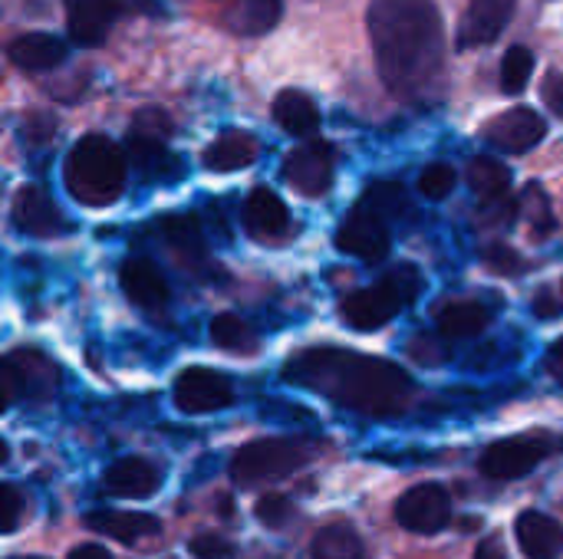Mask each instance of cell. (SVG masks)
<instances>
[{"label": "cell", "instance_id": "obj_9", "mask_svg": "<svg viewBox=\"0 0 563 559\" xmlns=\"http://www.w3.org/2000/svg\"><path fill=\"white\" fill-rule=\"evenodd\" d=\"M452 521V501L442 484H416L396 501V524L409 534H439Z\"/></svg>", "mask_w": 563, "mask_h": 559}, {"label": "cell", "instance_id": "obj_20", "mask_svg": "<svg viewBox=\"0 0 563 559\" xmlns=\"http://www.w3.org/2000/svg\"><path fill=\"white\" fill-rule=\"evenodd\" d=\"M244 227L251 237L257 241H274V237H284L287 227H290V211L287 204L271 191V188H254L244 201Z\"/></svg>", "mask_w": 563, "mask_h": 559}, {"label": "cell", "instance_id": "obj_29", "mask_svg": "<svg viewBox=\"0 0 563 559\" xmlns=\"http://www.w3.org/2000/svg\"><path fill=\"white\" fill-rule=\"evenodd\" d=\"M208 333H211V343L221 353H231V356H254L257 353V333L247 326V320H241L234 313L214 316Z\"/></svg>", "mask_w": 563, "mask_h": 559}, {"label": "cell", "instance_id": "obj_30", "mask_svg": "<svg viewBox=\"0 0 563 559\" xmlns=\"http://www.w3.org/2000/svg\"><path fill=\"white\" fill-rule=\"evenodd\" d=\"M284 13V0H241L234 13V30L244 36H261L277 26Z\"/></svg>", "mask_w": 563, "mask_h": 559}, {"label": "cell", "instance_id": "obj_23", "mask_svg": "<svg viewBox=\"0 0 563 559\" xmlns=\"http://www.w3.org/2000/svg\"><path fill=\"white\" fill-rule=\"evenodd\" d=\"M261 155V145L251 132H224L205 148V168L208 171H241L251 168Z\"/></svg>", "mask_w": 563, "mask_h": 559}, {"label": "cell", "instance_id": "obj_33", "mask_svg": "<svg viewBox=\"0 0 563 559\" xmlns=\"http://www.w3.org/2000/svg\"><path fill=\"white\" fill-rule=\"evenodd\" d=\"M525 214H528V224L534 227L538 237L551 234L558 227V217L551 211V201L548 194L541 191V185H528V194H525Z\"/></svg>", "mask_w": 563, "mask_h": 559}, {"label": "cell", "instance_id": "obj_6", "mask_svg": "<svg viewBox=\"0 0 563 559\" xmlns=\"http://www.w3.org/2000/svg\"><path fill=\"white\" fill-rule=\"evenodd\" d=\"M3 409H13L23 402H43L53 399L59 389V369L36 349H13L3 359Z\"/></svg>", "mask_w": 563, "mask_h": 559}, {"label": "cell", "instance_id": "obj_17", "mask_svg": "<svg viewBox=\"0 0 563 559\" xmlns=\"http://www.w3.org/2000/svg\"><path fill=\"white\" fill-rule=\"evenodd\" d=\"M162 237L185 270L201 273L208 267L211 257H208V244H205V231H201L198 217H191V214L162 217Z\"/></svg>", "mask_w": 563, "mask_h": 559}, {"label": "cell", "instance_id": "obj_32", "mask_svg": "<svg viewBox=\"0 0 563 559\" xmlns=\"http://www.w3.org/2000/svg\"><path fill=\"white\" fill-rule=\"evenodd\" d=\"M452 188H455V168H452V165L432 161V165L422 168V175H419V191H422V198L442 201V198L452 194Z\"/></svg>", "mask_w": 563, "mask_h": 559}, {"label": "cell", "instance_id": "obj_26", "mask_svg": "<svg viewBox=\"0 0 563 559\" xmlns=\"http://www.w3.org/2000/svg\"><path fill=\"white\" fill-rule=\"evenodd\" d=\"M492 323V313L478 300H455L439 310V333L445 339H472Z\"/></svg>", "mask_w": 563, "mask_h": 559}, {"label": "cell", "instance_id": "obj_39", "mask_svg": "<svg viewBox=\"0 0 563 559\" xmlns=\"http://www.w3.org/2000/svg\"><path fill=\"white\" fill-rule=\"evenodd\" d=\"M188 550H191V557H198V559H231L234 557V547H231L224 537H218V534H198V537H191Z\"/></svg>", "mask_w": 563, "mask_h": 559}, {"label": "cell", "instance_id": "obj_19", "mask_svg": "<svg viewBox=\"0 0 563 559\" xmlns=\"http://www.w3.org/2000/svg\"><path fill=\"white\" fill-rule=\"evenodd\" d=\"M515 537L518 547L528 559H558L563 557V524L541 514V511H525L515 521Z\"/></svg>", "mask_w": 563, "mask_h": 559}, {"label": "cell", "instance_id": "obj_3", "mask_svg": "<svg viewBox=\"0 0 563 559\" xmlns=\"http://www.w3.org/2000/svg\"><path fill=\"white\" fill-rule=\"evenodd\" d=\"M125 178H129V158H125V152L112 138H106L99 132L82 135L69 148L66 165H63L66 191L79 204H89V208L112 204L122 194Z\"/></svg>", "mask_w": 563, "mask_h": 559}, {"label": "cell", "instance_id": "obj_4", "mask_svg": "<svg viewBox=\"0 0 563 559\" xmlns=\"http://www.w3.org/2000/svg\"><path fill=\"white\" fill-rule=\"evenodd\" d=\"M422 293V273L416 264H399L386 277H379L373 287L356 290L343 300L340 313L350 329L356 333H373L383 329L399 310H406L416 297Z\"/></svg>", "mask_w": 563, "mask_h": 559}, {"label": "cell", "instance_id": "obj_28", "mask_svg": "<svg viewBox=\"0 0 563 559\" xmlns=\"http://www.w3.org/2000/svg\"><path fill=\"white\" fill-rule=\"evenodd\" d=\"M468 185H472V191L482 201H498V198H508L511 171H508L505 161L488 158V155H478V158L468 161Z\"/></svg>", "mask_w": 563, "mask_h": 559}, {"label": "cell", "instance_id": "obj_14", "mask_svg": "<svg viewBox=\"0 0 563 559\" xmlns=\"http://www.w3.org/2000/svg\"><path fill=\"white\" fill-rule=\"evenodd\" d=\"M515 0H468L465 16L459 23V49H482L492 46L501 30L508 26Z\"/></svg>", "mask_w": 563, "mask_h": 559}, {"label": "cell", "instance_id": "obj_2", "mask_svg": "<svg viewBox=\"0 0 563 559\" xmlns=\"http://www.w3.org/2000/svg\"><path fill=\"white\" fill-rule=\"evenodd\" d=\"M284 379L366 418H399L416 402L409 372L386 359L333 346L297 353L284 366Z\"/></svg>", "mask_w": 563, "mask_h": 559}, {"label": "cell", "instance_id": "obj_10", "mask_svg": "<svg viewBox=\"0 0 563 559\" xmlns=\"http://www.w3.org/2000/svg\"><path fill=\"white\" fill-rule=\"evenodd\" d=\"M548 451H551V445L544 438L518 435V438H505V441L488 445L478 468L492 481H518V478L531 474L548 458Z\"/></svg>", "mask_w": 563, "mask_h": 559}, {"label": "cell", "instance_id": "obj_1", "mask_svg": "<svg viewBox=\"0 0 563 559\" xmlns=\"http://www.w3.org/2000/svg\"><path fill=\"white\" fill-rule=\"evenodd\" d=\"M366 30L379 79L399 99H422L442 82L445 30L435 0H373Z\"/></svg>", "mask_w": 563, "mask_h": 559}, {"label": "cell", "instance_id": "obj_34", "mask_svg": "<svg viewBox=\"0 0 563 559\" xmlns=\"http://www.w3.org/2000/svg\"><path fill=\"white\" fill-rule=\"evenodd\" d=\"M366 204H373L386 221L396 214V211H409V201H406V191H402V185H393V181H376L369 191H366V198H363Z\"/></svg>", "mask_w": 563, "mask_h": 559}, {"label": "cell", "instance_id": "obj_44", "mask_svg": "<svg viewBox=\"0 0 563 559\" xmlns=\"http://www.w3.org/2000/svg\"><path fill=\"white\" fill-rule=\"evenodd\" d=\"M544 366H548V372H551V376H554V379L563 385V339H558V343L548 349Z\"/></svg>", "mask_w": 563, "mask_h": 559}, {"label": "cell", "instance_id": "obj_13", "mask_svg": "<svg viewBox=\"0 0 563 559\" xmlns=\"http://www.w3.org/2000/svg\"><path fill=\"white\" fill-rule=\"evenodd\" d=\"M10 221L20 234H30V237H56L69 227L56 201L36 185L16 188L13 204H10Z\"/></svg>", "mask_w": 563, "mask_h": 559}, {"label": "cell", "instance_id": "obj_7", "mask_svg": "<svg viewBox=\"0 0 563 559\" xmlns=\"http://www.w3.org/2000/svg\"><path fill=\"white\" fill-rule=\"evenodd\" d=\"M336 247L363 264H379L389 257V221L366 201H360L336 231Z\"/></svg>", "mask_w": 563, "mask_h": 559}, {"label": "cell", "instance_id": "obj_22", "mask_svg": "<svg viewBox=\"0 0 563 559\" xmlns=\"http://www.w3.org/2000/svg\"><path fill=\"white\" fill-rule=\"evenodd\" d=\"M86 527L119 544H139L162 530V524L152 514H139V511H92L86 514Z\"/></svg>", "mask_w": 563, "mask_h": 559}, {"label": "cell", "instance_id": "obj_37", "mask_svg": "<svg viewBox=\"0 0 563 559\" xmlns=\"http://www.w3.org/2000/svg\"><path fill=\"white\" fill-rule=\"evenodd\" d=\"M482 260L495 270V273H505V277H518L525 270V260L501 241H492L485 250H482Z\"/></svg>", "mask_w": 563, "mask_h": 559}, {"label": "cell", "instance_id": "obj_38", "mask_svg": "<svg viewBox=\"0 0 563 559\" xmlns=\"http://www.w3.org/2000/svg\"><path fill=\"white\" fill-rule=\"evenodd\" d=\"M515 201L511 198H498V201H482V214H478V224L482 227H492V231H498V227H508L511 221H515Z\"/></svg>", "mask_w": 563, "mask_h": 559}, {"label": "cell", "instance_id": "obj_15", "mask_svg": "<svg viewBox=\"0 0 563 559\" xmlns=\"http://www.w3.org/2000/svg\"><path fill=\"white\" fill-rule=\"evenodd\" d=\"M119 0H66V26L73 43L99 46L119 20Z\"/></svg>", "mask_w": 563, "mask_h": 559}, {"label": "cell", "instance_id": "obj_21", "mask_svg": "<svg viewBox=\"0 0 563 559\" xmlns=\"http://www.w3.org/2000/svg\"><path fill=\"white\" fill-rule=\"evenodd\" d=\"M7 59L26 72H46L66 59V43L56 33H43V30L23 33L7 46Z\"/></svg>", "mask_w": 563, "mask_h": 559}, {"label": "cell", "instance_id": "obj_5", "mask_svg": "<svg viewBox=\"0 0 563 559\" xmlns=\"http://www.w3.org/2000/svg\"><path fill=\"white\" fill-rule=\"evenodd\" d=\"M313 458H317V451H313L310 441L261 438V441H251V445L238 448V455L231 458V478H234L238 488H261V484L284 481V478L297 474Z\"/></svg>", "mask_w": 563, "mask_h": 559}, {"label": "cell", "instance_id": "obj_27", "mask_svg": "<svg viewBox=\"0 0 563 559\" xmlns=\"http://www.w3.org/2000/svg\"><path fill=\"white\" fill-rule=\"evenodd\" d=\"M310 554L313 559H366V544L350 524H330L317 530Z\"/></svg>", "mask_w": 563, "mask_h": 559}, {"label": "cell", "instance_id": "obj_25", "mask_svg": "<svg viewBox=\"0 0 563 559\" xmlns=\"http://www.w3.org/2000/svg\"><path fill=\"white\" fill-rule=\"evenodd\" d=\"M129 161L145 181H168L181 171V161L158 138H142L129 132Z\"/></svg>", "mask_w": 563, "mask_h": 559}, {"label": "cell", "instance_id": "obj_18", "mask_svg": "<svg viewBox=\"0 0 563 559\" xmlns=\"http://www.w3.org/2000/svg\"><path fill=\"white\" fill-rule=\"evenodd\" d=\"M119 287L122 293L139 306V310H148V313H158L165 303H168V283L162 277V270L145 260V257H135V260H125L122 270H119Z\"/></svg>", "mask_w": 563, "mask_h": 559}, {"label": "cell", "instance_id": "obj_12", "mask_svg": "<svg viewBox=\"0 0 563 559\" xmlns=\"http://www.w3.org/2000/svg\"><path fill=\"white\" fill-rule=\"evenodd\" d=\"M485 142L492 148H501L508 155H525L531 152L534 145L544 142L548 135V122L541 119V112L528 109V105H515L501 115H495L488 125H485Z\"/></svg>", "mask_w": 563, "mask_h": 559}, {"label": "cell", "instance_id": "obj_43", "mask_svg": "<svg viewBox=\"0 0 563 559\" xmlns=\"http://www.w3.org/2000/svg\"><path fill=\"white\" fill-rule=\"evenodd\" d=\"M475 559H508V550L498 537H488L475 547Z\"/></svg>", "mask_w": 563, "mask_h": 559}, {"label": "cell", "instance_id": "obj_11", "mask_svg": "<svg viewBox=\"0 0 563 559\" xmlns=\"http://www.w3.org/2000/svg\"><path fill=\"white\" fill-rule=\"evenodd\" d=\"M175 409L185 412V415H211V412H221V409H231L234 405V389L231 382L221 376V372H211V369H185L178 379H175Z\"/></svg>", "mask_w": 563, "mask_h": 559}, {"label": "cell", "instance_id": "obj_31", "mask_svg": "<svg viewBox=\"0 0 563 559\" xmlns=\"http://www.w3.org/2000/svg\"><path fill=\"white\" fill-rule=\"evenodd\" d=\"M534 72V53L528 46H511L501 59V89L508 96H521Z\"/></svg>", "mask_w": 563, "mask_h": 559}, {"label": "cell", "instance_id": "obj_42", "mask_svg": "<svg viewBox=\"0 0 563 559\" xmlns=\"http://www.w3.org/2000/svg\"><path fill=\"white\" fill-rule=\"evenodd\" d=\"M534 313H538V316H544V320L558 316V313H561V303H558V297H554L551 290H541V293L534 297Z\"/></svg>", "mask_w": 563, "mask_h": 559}, {"label": "cell", "instance_id": "obj_45", "mask_svg": "<svg viewBox=\"0 0 563 559\" xmlns=\"http://www.w3.org/2000/svg\"><path fill=\"white\" fill-rule=\"evenodd\" d=\"M69 559H115L106 547H96V544H82V547H76Z\"/></svg>", "mask_w": 563, "mask_h": 559}, {"label": "cell", "instance_id": "obj_40", "mask_svg": "<svg viewBox=\"0 0 563 559\" xmlns=\"http://www.w3.org/2000/svg\"><path fill=\"white\" fill-rule=\"evenodd\" d=\"M20 511H23V501H20L16 488H13V484H3V488H0V530H3V534H13V530H16Z\"/></svg>", "mask_w": 563, "mask_h": 559}, {"label": "cell", "instance_id": "obj_24", "mask_svg": "<svg viewBox=\"0 0 563 559\" xmlns=\"http://www.w3.org/2000/svg\"><path fill=\"white\" fill-rule=\"evenodd\" d=\"M271 112H274V122H277L287 135L307 138V135H313V132L320 128V109H317V102H313L307 92H300V89H284V92H277Z\"/></svg>", "mask_w": 563, "mask_h": 559}, {"label": "cell", "instance_id": "obj_8", "mask_svg": "<svg viewBox=\"0 0 563 559\" xmlns=\"http://www.w3.org/2000/svg\"><path fill=\"white\" fill-rule=\"evenodd\" d=\"M333 171H336V152L323 138H313V142H303L300 148H294L280 168L284 181L290 188H297L303 198L327 194L333 185Z\"/></svg>", "mask_w": 563, "mask_h": 559}, {"label": "cell", "instance_id": "obj_46", "mask_svg": "<svg viewBox=\"0 0 563 559\" xmlns=\"http://www.w3.org/2000/svg\"><path fill=\"white\" fill-rule=\"evenodd\" d=\"M10 559H43V557H10Z\"/></svg>", "mask_w": 563, "mask_h": 559}, {"label": "cell", "instance_id": "obj_41", "mask_svg": "<svg viewBox=\"0 0 563 559\" xmlns=\"http://www.w3.org/2000/svg\"><path fill=\"white\" fill-rule=\"evenodd\" d=\"M544 102L554 109V115H561L563 119V76L561 72H551L548 79H544Z\"/></svg>", "mask_w": 563, "mask_h": 559}, {"label": "cell", "instance_id": "obj_16", "mask_svg": "<svg viewBox=\"0 0 563 559\" xmlns=\"http://www.w3.org/2000/svg\"><path fill=\"white\" fill-rule=\"evenodd\" d=\"M162 488V474L155 465H148L145 458H119L115 465L106 468L102 474V491L109 497H125V501H145L152 494H158Z\"/></svg>", "mask_w": 563, "mask_h": 559}, {"label": "cell", "instance_id": "obj_35", "mask_svg": "<svg viewBox=\"0 0 563 559\" xmlns=\"http://www.w3.org/2000/svg\"><path fill=\"white\" fill-rule=\"evenodd\" d=\"M254 517H257L264 527L280 530V527L290 524V517H294V501L284 497V494H264V497L257 501V507H254Z\"/></svg>", "mask_w": 563, "mask_h": 559}, {"label": "cell", "instance_id": "obj_36", "mask_svg": "<svg viewBox=\"0 0 563 559\" xmlns=\"http://www.w3.org/2000/svg\"><path fill=\"white\" fill-rule=\"evenodd\" d=\"M129 132H132V135H142V138H158V142H165V138L172 135V119H168L162 109L148 105V109H139V112H135Z\"/></svg>", "mask_w": 563, "mask_h": 559}]
</instances>
